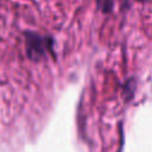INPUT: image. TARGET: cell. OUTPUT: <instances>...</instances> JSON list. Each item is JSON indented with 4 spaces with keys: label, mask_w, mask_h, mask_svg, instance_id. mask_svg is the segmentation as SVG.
I'll use <instances>...</instances> for the list:
<instances>
[{
    "label": "cell",
    "mask_w": 152,
    "mask_h": 152,
    "mask_svg": "<svg viewBox=\"0 0 152 152\" xmlns=\"http://www.w3.org/2000/svg\"><path fill=\"white\" fill-rule=\"evenodd\" d=\"M49 39L45 37H40L38 34L28 33L26 38V46H27V53L28 57L32 59H40L48 55V51L50 49L49 46Z\"/></svg>",
    "instance_id": "6da1fadb"
},
{
    "label": "cell",
    "mask_w": 152,
    "mask_h": 152,
    "mask_svg": "<svg viewBox=\"0 0 152 152\" xmlns=\"http://www.w3.org/2000/svg\"><path fill=\"white\" fill-rule=\"evenodd\" d=\"M97 1V7L104 13H108L113 10L114 7V0H96Z\"/></svg>",
    "instance_id": "7a4b0ae2"
}]
</instances>
